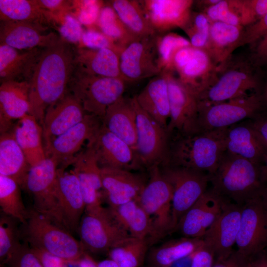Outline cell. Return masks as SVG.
<instances>
[{
  "mask_svg": "<svg viewBox=\"0 0 267 267\" xmlns=\"http://www.w3.org/2000/svg\"><path fill=\"white\" fill-rule=\"evenodd\" d=\"M10 130L31 167L40 164L46 159L43 128L34 116L26 114Z\"/></svg>",
  "mask_w": 267,
  "mask_h": 267,
  "instance_id": "1f68e13d",
  "label": "cell"
},
{
  "mask_svg": "<svg viewBox=\"0 0 267 267\" xmlns=\"http://www.w3.org/2000/svg\"><path fill=\"white\" fill-rule=\"evenodd\" d=\"M204 244L202 238L182 237L169 240L147 253L148 267H170Z\"/></svg>",
  "mask_w": 267,
  "mask_h": 267,
  "instance_id": "d590c367",
  "label": "cell"
},
{
  "mask_svg": "<svg viewBox=\"0 0 267 267\" xmlns=\"http://www.w3.org/2000/svg\"><path fill=\"white\" fill-rule=\"evenodd\" d=\"M262 105L261 97L257 93L217 103L198 102L200 131L227 128L254 117Z\"/></svg>",
  "mask_w": 267,
  "mask_h": 267,
  "instance_id": "30bf717a",
  "label": "cell"
},
{
  "mask_svg": "<svg viewBox=\"0 0 267 267\" xmlns=\"http://www.w3.org/2000/svg\"><path fill=\"white\" fill-rule=\"evenodd\" d=\"M103 125L136 151V112L133 97L122 96L107 109Z\"/></svg>",
  "mask_w": 267,
  "mask_h": 267,
  "instance_id": "f546056e",
  "label": "cell"
},
{
  "mask_svg": "<svg viewBox=\"0 0 267 267\" xmlns=\"http://www.w3.org/2000/svg\"><path fill=\"white\" fill-rule=\"evenodd\" d=\"M14 180L0 175V206L3 214L25 224L29 210L23 203L20 188Z\"/></svg>",
  "mask_w": 267,
  "mask_h": 267,
  "instance_id": "ab89813d",
  "label": "cell"
},
{
  "mask_svg": "<svg viewBox=\"0 0 267 267\" xmlns=\"http://www.w3.org/2000/svg\"><path fill=\"white\" fill-rule=\"evenodd\" d=\"M75 46L60 36L43 49L29 83V114L42 126L46 109L68 91L75 66Z\"/></svg>",
  "mask_w": 267,
  "mask_h": 267,
  "instance_id": "6da1fadb",
  "label": "cell"
},
{
  "mask_svg": "<svg viewBox=\"0 0 267 267\" xmlns=\"http://www.w3.org/2000/svg\"><path fill=\"white\" fill-rule=\"evenodd\" d=\"M44 267H62L63 260L50 253L37 248H31Z\"/></svg>",
  "mask_w": 267,
  "mask_h": 267,
  "instance_id": "6f0895ef",
  "label": "cell"
},
{
  "mask_svg": "<svg viewBox=\"0 0 267 267\" xmlns=\"http://www.w3.org/2000/svg\"><path fill=\"white\" fill-rule=\"evenodd\" d=\"M262 198L264 206L267 211V188L266 189V190L265 191L263 194L262 195Z\"/></svg>",
  "mask_w": 267,
  "mask_h": 267,
  "instance_id": "e7e4bbea",
  "label": "cell"
},
{
  "mask_svg": "<svg viewBox=\"0 0 267 267\" xmlns=\"http://www.w3.org/2000/svg\"><path fill=\"white\" fill-rule=\"evenodd\" d=\"M149 178L137 199L151 220V245L175 230L172 215L173 188L159 166L149 170Z\"/></svg>",
  "mask_w": 267,
  "mask_h": 267,
  "instance_id": "8992f818",
  "label": "cell"
},
{
  "mask_svg": "<svg viewBox=\"0 0 267 267\" xmlns=\"http://www.w3.org/2000/svg\"><path fill=\"white\" fill-rule=\"evenodd\" d=\"M52 14L53 28L57 29L60 36L71 44L79 45L84 31L80 22L70 13Z\"/></svg>",
  "mask_w": 267,
  "mask_h": 267,
  "instance_id": "bcb514c9",
  "label": "cell"
},
{
  "mask_svg": "<svg viewBox=\"0 0 267 267\" xmlns=\"http://www.w3.org/2000/svg\"><path fill=\"white\" fill-rule=\"evenodd\" d=\"M256 68L249 58L233 60L230 57L218 69L212 84L198 97V102L217 103L248 94L259 86Z\"/></svg>",
  "mask_w": 267,
  "mask_h": 267,
  "instance_id": "52a82bcc",
  "label": "cell"
},
{
  "mask_svg": "<svg viewBox=\"0 0 267 267\" xmlns=\"http://www.w3.org/2000/svg\"><path fill=\"white\" fill-rule=\"evenodd\" d=\"M48 27L18 21H0V44L19 50L45 48L56 42L60 35L45 33Z\"/></svg>",
  "mask_w": 267,
  "mask_h": 267,
  "instance_id": "603a6c76",
  "label": "cell"
},
{
  "mask_svg": "<svg viewBox=\"0 0 267 267\" xmlns=\"http://www.w3.org/2000/svg\"><path fill=\"white\" fill-rule=\"evenodd\" d=\"M263 166H264V170H265V174H266V175L267 177V156L265 159V162H264V163L263 164Z\"/></svg>",
  "mask_w": 267,
  "mask_h": 267,
  "instance_id": "03108f58",
  "label": "cell"
},
{
  "mask_svg": "<svg viewBox=\"0 0 267 267\" xmlns=\"http://www.w3.org/2000/svg\"><path fill=\"white\" fill-rule=\"evenodd\" d=\"M172 70L198 98L212 83L218 66L205 49L189 46L176 52Z\"/></svg>",
  "mask_w": 267,
  "mask_h": 267,
  "instance_id": "8fae6325",
  "label": "cell"
},
{
  "mask_svg": "<svg viewBox=\"0 0 267 267\" xmlns=\"http://www.w3.org/2000/svg\"><path fill=\"white\" fill-rule=\"evenodd\" d=\"M201 12L204 13L211 22L218 21L234 26H242L236 0H220Z\"/></svg>",
  "mask_w": 267,
  "mask_h": 267,
  "instance_id": "f6af8a7d",
  "label": "cell"
},
{
  "mask_svg": "<svg viewBox=\"0 0 267 267\" xmlns=\"http://www.w3.org/2000/svg\"><path fill=\"white\" fill-rule=\"evenodd\" d=\"M156 36L135 40L121 52V76L126 82L154 77L162 72L158 63Z\"/></svg>",
  "mask_w": 267,
  "mask_h": 267,
  "instance_id": "2e32d148",
  "label": "cell"
},
{
  "mask_svg": "<svg viewBox=\"0 0 267 267\" xmlns=\"http://www.w3.org/2000/svg\"><path fill=\"white\" fill-rule=\"evenodd\" d=\"M215 262L214 252L204 244L193 253L190 267H213Z\"/></svg>",
  "mask_w": 267,
  "mask_h": 267,
  "instance_id": "f5cc1de1",
  "label": "cell"
},
{
  "mask_svg": "<svg viewBox=\"0 0 267 267\" xmlns=\"http://www.w3.org/2000/svg\"><path fill=\"white\" fill-rule=\"evenodd\" d=\"M87 145L93 150L100 168L131 171L144 169L136 152L103 125Z\"/></svg>",
  "mask_w": 267,
  "mask_h": 267,
  "instance_id": "e0dca14e",
  "label": "cell"
},
{
  "mask_svg": "<svg viewBox=\"0 0 267 267\" xmlns=\"http://www.w3.org/2000/svg\"><path fill=\"white\" fill-rule=\"evenodd\" d=\"M108 209L131 236L147 239L151 245L153 233L152 221L136 200Z\"/></svg>",
  "mask_w": 267,
  "mask_h": 267,
  "instance_id": "e575fe53",
  "label": "cell"
},
{
  "mask_svg": "<svg viewBox=\"0 0 267 267\" xmlns=\"http://www.w3.org/2000/svg\"><path fill=\"white\" fill-rule=\"evenodd\" d=\"M227 128L169 135L166 157L160 166L182 168L212 175L226 151Z\"/></svg>",
  "mask_w": 267,
  "mask_h": 267,
  "instance_id": "7a4b0ae2",
  "label": "cell"
},
{
  "mask_svg": "<svg viewBox=\"0 0 267 267\" xmlns=\"http://www.w3.org/2000/svg\"><path fill=\"white\" fill-rule=\"evenodd\" d=\"M80 263L81 267H97V262L86 253L80 259Z\"/></svg>",
  "mask_w": 267,
  "mask_h": 267,
  "instance_id": "94428289",
  "label": "cell"
},
{
  "mask_svg": "<svg viewBox=\"0 0 267 267\" xmlns=\"http://www.w3.org/2000/svg\"><path fill=\"white\" fill-rule=\"evenodd\" d=\"M30 167L12 132L0 134V175L12 178L22 188Z\"/></svg>",
  "mask_w": 267,
  "mask_h": 267,
  "instance_id": "836d02e7",
  "label": "cell"
},
{
  "mask_svg": "<svg viewBox=\"0 0 267 267\" xmlns=\"http://www.w3.org/2000/svg\"><path fill=\"white\" fill-rule=\"evenodd\" d=\"M102 125V118L88 114L78 124L57 136L44 147L46 157L53 158L60 168L71 165L85 142L91 140Z\"/></svg>",
  "mask_w": 267,
  "mask_h": 267,
  "instance_id": "ac0fdd59",
  "label": "cell"
},
{
  "mask_svg": "<svg viewBox=\"0 0 267 267\" xmlns=\"http://www.w3.org/2000/svg\"><path fill=\"white\" fill-rule=\"evenodd\" d=\"M108 2L136 39L149 37L157 34L148 21L139 0H112Z\"/></svg>",
  "mask_w": 267,
  "mask_h": 267,
  "instance_id": "74e56055",
  "label": "cell"
},
{
  "mask_svg": "<svg viewBox=\"0 0 267 267\" xmlns=\"http://www.w3.org/2000/svg\"><path fill=\"white\" fill-rule=\"evenodd\" d=\"M24 226L26 243L62 260H79L86 252L81 242L65 228L34 210H29Z\"/></svg>",
  "mask_w": 267,
  "mask_h": 267,
  "instance_id": "5b68a950",
  "label": "cell"
},
{
  "mask_svg": "<svg viewBox=\"0 0 267 267\" xmlns=\"http://www.w3.org/2000/svg\"><path fill=\"white\" fill-rule=\"evenodd\" d=\"M125 83L120 78L90 74L75 64L68 90L79 100L87 113L102 119L108 107L123 96Z\"/></svg>",
  "mask_w": 267,
  "mask_h": 267,
  "instance_id": "277c9868",
  "label": "cell"
},
{
  "mask_svg": "<svg viewBox=\"0 0 267 267\" xmlns=\"http://www.w3.org/2000/svg\"><path fill=\"white\" fill-rule=\"evenodd\" d=\"M135 96L139 106L167 130L170 116L167 72L153 77Z\"/></svg>",
  "mask_w": 267,
  "mask_h": 267,
  "instance_id": "f1b7e54d",
  "label": "cell"
},
{
  "mask_svg": "<svg viewBox=\"0 0 267 267\" xmlns=\"http://www.w3.org/2000/svg\"><path fill=\"white\" fill-rule=\"evenodd\" d=\"M40 7L53 14L67 13L72 14L73 0H37Z\"/></svg>",
  "mask_w": 267,
  "mask_h": 267,
  "instance_id": "11a10c76",
  "label": "cell"
},
{
  "mask_svg": "<svg viewBox=\"0 0 267 267\" xmlns=\"http://www.w3.org/2000/svg\"><path fill=\"white\" fill-rule=\"evenodd\" d=\"M192 0H139L151 26L157 34L170 32L174 28L181 29L190 17Z\"/></svg>",
  "mask_w": 267,
  "mask_h": 267,
  "instance_id": "44dd1931",
  "label": "cell"
},
{
  "mask_svg": "<svg viewBox=\"0 0 267 267\" xmlns=\"http://www.w3.org/2000/svg\"><path fill=\"white\" fill-rule=\"evenodd\" d=\"M262 196L242 205L236 251L248 259L267 248V211Z\"/></svg>",
  "mask_w": 267,
  "mask_h": 267,
  "instance_id": "9a60e30c",
  "label": "cell"
},
{
  "mask_svg": "<svg viewBox=\"0 0 267 267\" xmlns=\"http://www.w3.org/2000/svg\"><path fill=\"white\" fill-rule=\"evenodd\" d=\"M44 48L19 50L0 44V82H28Z\"/></svg>",
  "mask_w": 267,
  "mask_h": 267,
  "instance_id": "4316f807",
  "label": "cell"
},
{
  "mask_svg": "<svg viewBox=\"0 0 267 267\" xmlns=\"http://www.w3.org/2000/svg\"><path fill=\"white\" fill-rule=\"evenodd\" d=\"M227 200L211 188L185 212L176 229L183 237L202 238L221 214Z\"/></svg>",
  "mask_w": 267,
  "mask_h": 267,
  "instance_id": "ffe728a7",
  "label": "cell"
},
{
  "mask_svg": "<svg viewBox=\"0 0 267 267\" xmlns=\"http://www.w3.org/2000/svg\"><path fill=\"white\" fill-rule=\"evenodd\" d=\"M211 22L202 12H191L190 18L183 28L189 38L192 46L205 49L209 37Z\"/></svg>",
  "mask_w": 267,
  "mask_h": 267,
  "instance_id": "ee69618b",
  "label": "cell"
},
{
  "mask_svg": "<svg viewBox=\"0 0 267 267\" xmlns=\"http://www.w3.org/2000/svg\"><path fill=\"white\" fill-rule=\"evenodd\" d=\"M96 28L124 49L137 40L129 31L108 2L101 8Z\"/></svg>",
  "mask_w": 267,
  "mask_h": 267,
  "instance_id": "60d3db41",
  "label": "cell"
},
{
  "mask_svg": "<svg viewBox=\"0 0 267 267\" xmlns=\"http://www.w3.org/2000/svg\"><path fill=\"white\" fill-rule=\"evenodd\" d=\"M101 169L102 198L109 207H116L137 200L146 183L139 175L117 168Z\"/></svg>",
  "mask_w": 267,
  "mask_h": 267,
  "instance_id": "7402d4cb",
  "label": "cell"
},
{
  "mask_svg": "<svg viewBox=\"0 0 267 267\" xmlns=\"http://www.w3.org/2000/svg\"><path fill=\"white\" fill-rule=\"evenodd\" d=\"M29 83L8 81L0 86V133L9 131L13 121L29 113Z\"/></svg>",
  "mask_w": 267,
  "mask_h": 267,
  "instance_id": "83f0119b",
  "label": "cell"
},
{
  "mask_svg": "<svg viewBox=\"0 0 267 267\" xmlns=\"http://www.w3.org/2000/svg\"><path fill=\"white\" fill-rule=\"evenodd\" d=\"M14 218L3 214L0 219V267L6 265L13 254L19 248L20 232Z\"/></svg>",
  "mask_w": 267,
  "mask_h": 267,
  "instance_id": "7bdbcfd3",
  "label": "cell"
},
{
  "mask_svg": "<svg viewBox=\"0 0 267 267\" xmlns=\"http://www.w3.org/2000/svg\"><path fill=\"white\" fill-rule=\"evenodd\" d=\"M244 27L221 22H211L205 50L219 68L231 57L232 52L241 46Z\"/></svg>",
  "mask_w": 267,
  "mask_h": 267,
  "instance_id": "4dcf8cb0",
  "label": "cell"
},
{
  "mask_svg": "<svg viewBox=\"0 0 267 267\" xmlns=\"http://www.w3.org/2000/svg\"><path fill=\"white\" fill-rule=\"evenodd\" d=\"M58 166L53 158L47 157L40 164L31 167L22 188L32 197L33 210L65 228L56 196Z\"/></svg>",
  "mask_w": 267,
  "mask_h": 267,
  "instance_id": "9c48e42d",
  "label": "cell"
},
{
  "mask_svg": "<svg viewBox=\"0 0 267 267\" xmlns=\"http://www.w3.org/2000/svg\"><path fill=\"white\" fill-rule=\"evenodd\" d=\"M209 176L211 189L224 199L243 205L261 196L267 188L263 165L225 151L215 172Z\"/></svg>",
  "mask_w": 267,
  "mask_h": 267,
  "instance_id": "3957f363",
  "label": "cell"
},
{
  "mask_svg": "<svg viewBox=\"0 0 267 267\" xmlns=\"http://www.w3.org/2000/svg\"><path fill=\"white\" fill-rule=\"evenodd\" d=\"M267 35V13L255 23L244 27L241 46L254 44Z\"/></svg>",
  "mask_w": 267,
  "mask_h": 267,
  "instance_id": "816d5d0a",
  "label": "cell"
},
{
  "mask_svg": "<svg viewBox=\"0 0 267 267\" xmlns=\"http://www.w3.org/2000/svg\"><path fill=\"white\" fill-rule=\"evenodd\" d=\"M150 245L147 239L130 236L110 249L109 258L120 267H140L143 264Z\"/></svg>",
  "mask_w": 267,
  "mask_h": 267,
  "instance_id": "f35d334b",
  "label": "cell"
},
{
  "mask_svg": "<svg viewBox=\"0 0 267 267\" xmlns=\"http://www.w3.org/2000/svg\"><path fill=\"white\" fill-rule=\"evenodd\" d=\"M248 260V258L234 250L227 258L216 260L213 267H247Z\"/></svg>",
  "mask_w": 267,
  "mask_h": 267,
  "instance_id": "9f6ffc18",
  "label": "cell"
},
{
  "mask_svg": "<svg viewBox=\"0 0 267 267\" xmlns=\"http://www.w3.org/2000/svg\"><path fill=\"white\" fill-rule=\"evenodd\" d=\"M0 21H18L53 28V14L37 0H0Z\"/></svg>",
  "mask_w": 267,
  "mask_h": 267,
  "instance_id": "8d00e7d4",
  "label": "cell"
},
{
  "mask_svg": "<svg viewBox=\"0 0 267 267\" xmlns=\"http://www.w3.org/2000/svg\"><path fill=\"white\" fill-rule=\"evenodd\" d=\"M226 151L262 165L267 156V145L249 123L228 127L225 138Z\"/></svg>",
  "mask_w": 267,
  "mask_h": 267,
  "instance_id": "484cf974",
  "label": "cell"
},
{
  "mask_svg": "<svg viewBox=\"0 0 267 267\" xmlns=\"http://www.w3.org/2000/svg\"><path fill=\"white\" fill-rule=\"evenodd\" d=\"M250 123L267 145V118H258Z\"/></svg>",
  "mask_w": 267,
  "mask_h": 267,
  "instance_id": "91938a15",
  "label": "cell"
},
{
  "mask_svg": "<svg viewBox=\"0 0 267 267\" xmlns=\"http://www.w3.org/2000/svg\"><path fill=\"white\" fill-rule=\"evenodd\" d=\"M78 229L85 250L93 253L108 252L131 236L116 221L108 209L102 206L85 210Z\"/></svg>",
  "mask_w": 267,
  "mask_h": 267,
  "instance_id": "ba28073f",
  "label": "cell"
},
{
  "mask_svg": "<svg viewBox=\"0 0 267 267\" xmlns=\"http://www.w3.org/2000/svg\"><path fill=\"white\" fill-rule=\"evenodd\" d=\"M55 190L64 226L68 230L78 229L86 205L79 179L72 171L58 168Z\"/></svg>",
  "mask_w": 267,
  "mask_h": 267,
  "instance_id": "cb8c5ba5",
  "label": "cell"
},
{
  "mask_svg": "<svg viewBox=\"0 0 267 267\" xmlns=\"http://www.w3.org/2000/svg\"><path fill=\"white\" fill-rule=\"evenodd\" d=\"M136 112V152L143 168L148 171L164 162L168 147L167 130L144 111L133 97Z\"/></svg>",
  "mask_w": 267,
  "mask_h": 267,
  "instance_id": "5bb4252c",
  "label": "cell"
},
{
  "mask_svg": "<svg viewBox=\"0 0 267 267\" xmlns=\"http://www.w3.org/2000/svg\"><path fill=\"white\" fill-rule=\"evenodd\" d=\"M156 46L159 67L162 71H172L174 57L180 48L191 46L189 40L174 32L157 34Z\"/></svg>",
  "mask_w": 267,
  "mask_h": 267,
  "instance_id": "b9f144b4",
  "label": "cell"
},
{
  "mask_svg": "<svg viewBox=\"0 0 267 267\" xmlns=\"http://www.w3.org/2000/svg\"><path fill=\"white\" fill-rule=\"evenodd\" d=\"M86 114L79 100L68 90L45 111L42 126L44 147L54 138L80 123Z\"/></svg>",
  "mask_w": 267,
  "mask_h": 267,
  "instance_id": "d4e9b609",
  "label": "cell"
},
{
  "mask_svg": "<svg viewBox=\"0 0 267 267\" xmlns=\"http://www.w3.org/2000/svg\"><path fill=\"white\" fill-rule=\"evenodd\" d=\"M120 53L110 48L90 49L75 46V62L90 74L121 78Z\"/></svg>",
  "mask_w": 267,
  "mask_h": 267,
  "instance_id": "d6a6232c",
  "label": "cell"
},
{
  "mask_svg": "<svg viewBox=\"0 0 267 267\" xmlns=\"http://www.w3.org/2000/svg\"><path fill=\"white\" fill-rule=\"evenodd\" d=\"M97 267H120L118 265L110 259H107L97 262Z\"/></svg>",
  "mask_w": 267,
  "mask_h": 267,
  "instance_id": "6125c7cd",
  "label": "cell"
},
{
  "mask_svg": "<svg viewBox=\"0 0 267 267\" xmlns=\"http://www.w3.org/2000/svg\"><path fill=\"white\" fill-rule=\"evenodd\" d=\"M241 25H250L267 13V0H237Z\"/></svg>",
  "mask_w": 267,
  "mask_h": 267,
  "instance_id": "c3c4849f",
  "label": "cell"
},
{
  "mask_svg": "<svg viewBox=\"0 0 267 267\" xmlns=\"http://www.w3.org/2000/svg\"><path fill=\"white\" fill-rule=\"evenodd\" d=\"M78 46L90 49L110 48L120 53L123 50L97 28H90L84 31Z\"/></svg>",
  "mask_w": 267,
  "mask_h": 267,
  "instance_id": "681fc988",
  "label": "cell"
},
{
  "mask_svg": "<svg viewBox=\"0 0 267 267\" xmlns=\"http://www.w3.org/2000/svg\"><path fill=\"white\" fill-rule=\"evenodd\" d=\"M159 166L173 188L172 215L176 229L181 218L207 190L209 176L182 168Z\"/></svg>",
  "mask_w": 267,
  "mask_h": 267,
  "instance_id": "4fadbf2b",
  "label": "cell"
},
{
  "mask_svg": "<svg viewBox=\"0 0 267 267\" xmlns=\"http://www.w3.org/2000/svg\"><path fill=\"white\" fill-rule=\"evenodd\" d=\"M247 267H267V248L249 258Z\"/></svg>",
  "mask_w": 267,
  "mask_h": 267,
  "instance_id": "680465c9",
  "label": "cell"
},
{
  "mask_svg": "<svg viewBox=\"0 0 267 267\" xmlns=\"http://www.w3.org/2000/svg\"><path fill=\"white\" fill-rule=\"evenodd\" d=\"M167 73L170 116L167 132L188 135L200 132L197 97L172 71Z\"/></svg>",
  "mask_w": 267,
  "mask_h": 267,
  "instance_id": "7c38bea8",
  "label": "cell"
},
{
  "mask_svg": "<svg viewBox=\"0 0 267 267\" xmlns=\"http://www.w3.org/2000/svg\"><path fill=\"white\" fill-rule=\"evenodd\" d=\"M62 267H81L80 259L62 261Z\"/></svg>",
  "mask_w": 267,
  "mask_h": 267,
  "instance_id": "be15d7a7",
  "label": "cell"
},
{
  "mask_svg": "<svg viewBox=\"0 0 267 267\" xmlns=\"http://www.w3.org/2000/svg\"><path fill=\"white\" fill-rule=\"evenodd\" d=\"M6 265L8 267H44L31 247L22 244Z\"/></svg>",
  "mask_w": 267,
  "mask_h": 267,
  "instance_id": "f907efd6",
  "label": "cell"
},
{
  "mask_svg": "<svg viewBox=\"0 0 267 267\" xmlns=\"http://www.w3.org/2000/svg\"><path fill=\"white\" fill-rule=\"evenodd\" d=\"M255 44L249 59L256 68L267 66V35Z\"/></svg>",
  "mask_w": 267,
  "mask_h": 267,
  "instance_id": "db71d44e",
  "label": "cell"
},
{
  "mask_svg": "<svg viewBox=\"0 0 267 267\" xmlns=\"http://www.w3.org/2000/svg\"><path fill=\"white\" fill-rule=\"evenodd\" d=\"M104 4L102 0H73L72 15L88 29L97 28L99 13Z\"/></svg>",
  "mask_w": 267,
  "mask_h": 267,
  "instance_id": "7dc6e473",
  "label": "cell"
},
{
  "mask_svg": "<svg viewBox=\"0 0 267 267\" xmlns=\"http://www.w3.org/2000/svg\"><path fill=\"white\" fill-rule=\"evenodd\" d=\"M242 206L227 200L222 211L202 237L214 252L215 261L225 259L234 251L239 230Z\"/></svg>",
  "mask_w": 267,
  "mask_h": 267,
  "instance_id": "d6986e66",
  "label": "cell"
}]
</instances>
